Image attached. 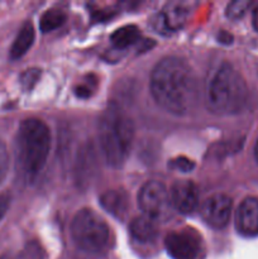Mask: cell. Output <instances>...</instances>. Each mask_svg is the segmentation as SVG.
I'll use <instances>...</instances> for the list:
<instances>
[{
    "label": "cell",
    "instance_id": "1",
    "mask_svg": "<svg viewBox=\"0 0 258 259\" xmlns=\"http://www.w3.org/2000/svg\"><path fill=\"white\" fill-rule=\"evenodd\" d=\"M151 93L162 109L174 115H186L197 103L196 75L182 58L164 57L152 71Z\"/></svg>",
    "mask_w": 258,
    "mask_h": 259
},
{
    "label": "cell",
    "instance_id": "2",
    "mask_svg": "<svg viewBox=\"0 0 258 259\" xmlns=\"http://www.w3.org/2000/svg\"><path fill=\"white\" fill-rule=\"evenodd\" d=\"M248 89L243 76L230 63L219 66L206 89V105L217 115H233L244 108Z\"/></svg>",
    "mask_w": 258,
    "mask_h": 259
},
{
    "label": "cell",
    "instance_id": "3",
    "mask_svg": "<svg viewBox=\"0 0 258 259\" xmlns=\"http://www.w3.org/2000/svg\"><path fill=\"white\" fill-rule=\"evenodd\" d=\"M134 123L115 105H110L99 121V141L109 166L119 168L124 164L134 139Z\"/></svg>",
    "mask_w": 258,
    "mask_h": 259
},
{
    "label": "cell",
    "instance_id": "4",
    "mask_svg": "<svg viewBox=\"0 0 258 259\" xmlns=\"http://www.w3.org/2000/svg\"><path fill=\"white\" fill-rule=\"evenodd\" d=\"M51 149V133L39 119L22 121L17 134V157L19 168L28 181L39 175Z\"/></svg>",
    "mask_w": 258,
    "mask_h": 259
},
{
    "label": "cell",
    "instance_id": "5",
    "mask_svg": "<svg viewBox=\"0 0 258 259\" xmlns=\"http://www.w3.org/2000/svg\"><path fill=\"white\" fill-rule=\"evenodd\" d=\"M71 234L76 245L88 253H101L108 248L110 239L105 220L90 209L77 211L71 224Z\"/></svg>",
    "mask_w": 258,
    "mask_h": 259
},
{
    "label": "cell",
    "instance_id": "6",
    "mask_svg": "<svg viewBox=\"0 0 258 259\" xmlns=\"http://www.w3.org/2000/svg\"><path fill=\"white\" fill-rule=\"evenodd\" d=\"M164 247L174 259H200L202 243L194 230L172 232L164 239Z\"/></svg>",
    "mask_w": 258,
    "mask_h": 259
},
{
    "label": "cell",
    "instance_id": "7",
    "mask_svg": "<svg viewBox=\"0 0 258 259\" xmlns=\"http://www.w3.org/2000/svg\"><path fill=\"white\" fill-rule=\"evenodd\" d=\"M169 202V194L166 186L159 181H148L141 187L138 205L146 217L156 220L163 215Z\"/></svg>",
    "mask_w": 258,
    "mask_h": 259
},
{
    "label": "cell",
    "instance_id": "8",
    "mask_svg": "<svg viewBox=\"0 0 258 259\" xmlns=\"http://www.w3.org/2000/svg\"><path fill=\"white\" fill-rule=\"evenodd\" d=\"M233 202L228 195L217 194L205 200L200 212L201 218L209 227L214 229H223L229 223L232 217Z\"/></svg>",
    "mask_w": 258,
    "mask_h": 259
},
{
    "label": "cell",
    "instance_id": "9",
    "mask_svg": "<svg viewBox=\"0 0 258 259\" xmlns=\"http://www.w3.org/2000/svg\"><path fill=\"white\" fill-rule=\"evenodd\" d=\"M169 202L179 212L192 214L199 204V191L196 185L189 180H180L171 186Z\"/></svg>",
    "mask_w": 258,
    "mask_h": 259
},
{
    "label": "cell",
    "instance_id": "10",
    "mask_svg": "<svg viewBox=\"0 0 258 259\" xmlns=\"http://www.w3.org/2000/svg\"><path fill=\"white\" fill-rule=\"evenodd\" d=\"M235 228L243 237H258V197H245L235 212Z\"/></svg>",
    "mask_w": 258,
    "mask_h": 259
},
{
    "label": "cell",
    "instance_id": "11",
    "mask_svg": "<svg viewBox=\"0 0 258 259\" xmlns=\"http://www.w3.org/2000/svg\"><path fill=\"white\" fill-rule=\"evenodd\" d=\"M100 204L116 219H123L129 209V197L123 190H109L100 196Z\"/></svg>",
    "mask_w": 258,
    "mask_h": 259
},
{
    "label": "cell",
    "instance_id": "12",
    "mask_svg": "<svg viewBox=\"0 0 258 259\" xmlns=\"http://www.w3.org/2000/svg\"><path fill=\"white\" fill-rule=\"evenodd\" d=\"M190 14V4L187 3L171 2L164 7L163 12L161 13L164 20L167 29L169 32H176L180 28L184 27L186 23L187 17Z\"/></svg>",
    "mask_w": 258,
    "mask_h": 259
},
{
    "label": "cell",
    "instance_id": "13",
    "mask_svg": "<svg viewBox=\"0 0 258 259\" xmlns=\"http://www.w3.org/2000/svg\"><path fill=\"white\" fill-rule=\"evenodd\" d=\"M129 230L131 234L137 242L141 243H149L153 242L156 239L157 234H158V229L154 223L153 219L146 217H137L134 218L129 225Z\"/></svg>",
    "mask_w": 258,
    "mask_h": 259
},
{
    "label": "cell",
    "instance_id": "14",
    "mask_svg": "<svg viewBox=\"0 0 258 259\" xmlns=\"http://www.w3.org/2000/svg\"><path fill=\"white\" fill-rule=\"evenodd\" d=\"M34 37L35 32L32 23H24L23 27L20 28L14 43L12 45V48H10V58L18 60V58L23 57L29 51V48L32 47L33 42H34Z\"/></svg>",
    "mask_w": 258,
    "mask_h": 259
},
{
    "label": "cell",
    "instance_id": "15",
    "mask_svg": "<svg viewBox=\"0 0 258 259\" xmlns=\"http://www.w3.org/2000/svg\"><path fill=\"white\" fill-rule=\"evenodd\" d=\"M95 153L91 149V147H86L82 149L78 156L77 164H76V175H77V180L80 182L89 181L94 174H95Z\"/></svg>",
    "mask_w": 258,
    "mask_h": 259
},
{
    "label": "cell",
    "instance_id": "16",
    "mask_svg": "<svg viewBox=\"0 0 258 259\" xmlns=\"http://www.w3.org/2000/svg\"><path fill=\"white\" fill-rule=\"evenodd\" d=\"M141 38V32L136 25H125L111 34V42L119 50H124V48L129 47V46L134 45L137 40Z\"/></svg>",
    "mask_w": 258,
    "mask_h": 259
},
{
    "label": "cell",
    "instance_id": "17",
    "mask_svg": "<svg viewBox=\"0 0 258 259\" xmlns=\"http://www.w3.org/2000/svg\"><path fill=\"white\" fill-rule=\"evenodd\" d=\"M66 22V14L61 9H50L40 17L39 29L43 33L52 32Z\"/></svg>",
    "mask_w": 258,
    "mask_h": 259
},
{
    "label": "cell",
    "instance_id": "18",
    "mask_svg": "<svg viewBox=\"0 0 258 259\" xmlns=\"http://www.w3.org/2000/svg\"><path fill=\"white\" fill-rule=\"evenodd\" d=\"M252 3L248 0H235L232 2L227 8V17L230 19H239L247 13Z\"/></svg>",
    "mask_w": 258,
    "mask_h": 259
},
{
    "label": "cell",
    "instance_id": "19",
    "mask_svg": "<svg viewBox=\"0 0 258 259\" xmlns=\"http://www.w3.org/2000/svg\"><path fill=\"white\" fill-rule=\"evenodd\" d=\"M39 70H37V68H29V70H25L24 72L20 75V85H22V88L24 89V90L29 91L32 90L33 86L37 83L38 78H39Z\"/></svg>",
    "mask_w": 258,
    "mask_h": 259
},
{
    "label": "cell",
    "instance_id": "20",
    "mask_svg": "<svg viewBox=\"0 0 258 259\" xmlns=\"http://www.w3.org/2000/svg\"><path fill=\"white\" fill-rule=\"evenodd\" d=\"M14 259H43V250L40 249L38 243L32 242L25 245L24 249Z\"/></svg>",
    "mask_w": 258,
    "mask_h": 259
},
{
    "label": "cell",
    "instance_id": "21",
    "mask_svg": "<svg viewBox=\"0 0 258 259\" xmlns=\"http://www.w3.org/2000/svg\"><path fill=\"white\" fill-rule=\"evenodd\" d=\"M169 167L172 169H176V171L182 172V174H189L192 169L195 168V163L191 159L186 158V157H176V158L172 159L169 162Z\"/></svg>",
    "mask_w": 258,
    "mask_h": 259
},
{
    "label": "cell",
    "instance_id": "22",
    "mask_svg": "<svg viewBox=\"0 0 258 259\" xmlns=\"http://www.w3.org/2000/svg\"><path fill=\"white\" fill-rule=\"evenodd\" d=\"M9 169V153L7 146L0 142V185L4 181Z\"/></svg>",
    "mask_w": 258,
    "mask_h": 259
},
{
    "label": "cell",
    "instance_id": "23",
    "mask_svg": "<svg viewBox=\"0 0 258 259\" xmlns=\"http://www.w3.org/2000/svg\"><path fill=\"white\" fill-rule=\"evenodd\" d=\"M93 90L94 89L91 88L90 83H86V85H78L77 88L75 89V93L78 98L88 99L89 96L91 95V93H93Z\"/></svg>",
    "mask_w": 258,
    "mask_h": 259
},
{
    "label": "cell",
    "instance_id": "24",
    "mask_svg": "<svg viewBox=\"0 0 258 259\" xmlns=\"http://www.w3.org/2000/svg\"><path fill=\"white\" fill-rule=\"evenodd\" d=\"M10 205V196L9 195H0V220L7 214L8 209Z\"/></svg>",
    "mask_w": 258,
    "mask_h": 259
},
{
    "label": "cell",
    "instance_id": "25",
    "mask_svg": "<svg viewBox=\"0 0 258 259\" xmlns=\"http://www.w3.org/2000/svg\"><path fill=\"white\" fill-rule=\"evenodd\" d=\"M233 37L230 34H228L227 32H220L219 34V42L222 43H232Z\"/></svg>",
    "mask_w": 258,
    "mask_h": 259
},
{
    "label": "cell",
    "instance_id": "26",
    "mask_svg": "<svg viewBox=\"0 0 258 259\" xmlns=\"http://www.w3.org/2000/svg\"><path fill=\"white\" fill-rule=\"evenodd\" d=\"M252 24L253 28L258 32V7L253 10V15H252Z\"/></svg>",
    "mask_w": 258,
    "mask_h": 259
},
{
    "label": "cell",
    "instance_id": "27",
    "mask_svg": "<svg viewBox=\"0 0 258 259\" xmlns=\"http://www.w3.org/2000/svg\"><path fill=\"white\" fill-rule=\"evenodd\" d=\"M254 157H255V161L258 162V141H257V143H255V147H254Z\"/></svg>",
    "mask_w": 258,
    "mask_h": 259
},
{
    "label": "cell",
    "instance_id": "28",
    "mask_svg": "<svg viewBox=\"0 0 258 259\" xmlns=\"http://www.w3.org/2000/svg\"><path fill=\"white\" fill-rule=\"evenodd\" d=\"M0 259H14V257H12V255L5 254V255H2V257H0Z\"/></svg>",
    "mask_w": 258,
    "mask_h": 259
}]
</instances>
